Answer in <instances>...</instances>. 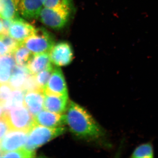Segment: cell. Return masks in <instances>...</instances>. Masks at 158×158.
Instances as JSON below:
<instances>
[{"label": "cell", "instance_id": "6da1fadb", "mask_svg": "<svg viewBox=\"0 0 158 158\" xmlns=\"http://www.w3.org/2000/svg\"><path fill=\"white\" fill-rule=\"evenodd\" d=\"M65 113L66 125L77 138L94 140L103 135V131L100 126L80 105L69 101Z\"/></svg>", "mask_w": 158, "mask_h": 158}, {"label": "cell", "instance_id": "7a4b0ae2", "mask_svg": "<svg viewBox=\"0 0 158 158\" xmlns=\"http://www.w3.org/2000/svg\"><path fill=\"white\" fill-rule=\"evenodd\" d=\"M73 11V0H65L54 8L44 7L39 18L40 21L48 27L54 30H60L67 25Z\"/></svg>", "mask_w": 158, "mask_h": 158}, {"label": "cell", "instance_id": "3957f363", "mask_svg": "<svg viewBox=\"0 0 158 158\" xmlns=\"http://www.w3.org/2000/svg\"><path fill=\"white\" fill-rule=\"evenodd\" d=\"M66 130L64 127L49 128L35 123L28 132L24 147L29 150L35 151L38 148L63 135Z\"/></svg>", "mask_w": 158, "mask_h": 158}, {"label": "cell", "instance_id": "277c9868", "mask_svg": "<svg viewBox=\"0 0 158 158\" xmlns=\"http://www.w3.org/2000/svg\"><path fill=\"white\" fill-rule=\"evenodd\" d=\"M3 116L11 131H23L28 133L35 124L34 116L24 106L5 110Z\"/></svg>", "mask_w": 158, "mask_h": 158}, {"label": "cell", "instance_id": "5b68a950", "mask_svg": "<svg viewBox=\"0 0 158 158\" xmlns=\"http://www.w3.org/2000/svg\"><path fill=\"white\" fill-rule=\"evenodd\" d=\"M23 44L33 54L49 53L56 44L55 38L46 29L35 28L32 35L26 38Z\"/></svg>", "mask_w": 158, "mask_h": 158}, {"label": "cell", "instance_id": "8992f818", "mask_svg": "<svg viewBox=\"0 0 158 158\" xmlns=\"http://www.w3.org/2000/svg\"><path fill=\"white\" fill-rule=\"evenodd\" d=\"M49 53L52 64L58 67L69 65L73 59L72 47L66 41L56 43Z\"/></svg>", "mask_w": 158, "mask_h": 158}, {"label": "cell", "instance_id": "52a82bcc", "mask_svg": "<svg viewBox=\"0 0 158 158\" xmlns=\"http://www.w3.org/2000/svg\"><path fill=\"white\" fill-rule=\"evenodd\" d=\"M27 132L19 131H10L0 141V152L12 151L24 146L27 138Z\"/></svg>", "mask_w": 158, "mask_h": 158}, {"label": "cell", "instance_id": "ba28073f", "mask_svg": "<svg viewBox=\"0 0 158 158\" xmlns=\"http://www.w3.org/2000/svg\"><path fill=\"white\" fill-rule=\"evenodd\" d=\"M44 92L68 96V90L64 75L61 69L54 68L49 80L44 89Z\"/></svg>", "mask_w": 158, "mask_h": 158}, {"label": "cell", "instance_id": "9c48e42d", "mask_svg": "<svg viewBox=\"0 0 158 158\" xmlns=\"http://www.w3.org/2000/svg\"><path fill=\"white\" fill-rule=\"evenodd\" d=\"M44 109L58 114L65 113L69 102L68 95H62L44 92Z\"/></svg>", "mask_w": 158, "mask_h": 158}, {"label": "cell", "instance_id": "30bf717a", "mask_svg": "<svg viewBox=\"0 0 158 158\" xmlns=\"http://www.w3.org/2000/svg\"><path fill=\"white\" fill-rule=\"evenodd\" d=\"M34 117L36 124L45 127H62L66 125L65 114H58L45 110H41Z\"/></svg>", "mask_w": 158, "mask_h": 158}, {"label": "cell", "instance_id": "8fae6325", "mask_svg": "<svg viewBox=\"0 0 158 158\" xmlns=\"http://www.w3.org/2000/svg\"><path fill=\"white\" fill-rule=\"evenodd\" d=\"M35 27L20 17L13 20L9 28V34L19 42L24 40L34 33Z\"/></svg>", "mask_w": 158, "mask_h": 158}, {"label": "cell", "instance_id": "7c38bea8", "mask_svg": "<svg viewBox=\"0 0 158 158\" xmlns=\"http://www.w3.org/2000/svg\"><path fill=\"white\" fill-rule=\"evenodd\" d=\"M44 0H18L19 13L28 19H36L44 7Z\"/></svg>", "mask_w": 158, "mask_h": 158}, {"label": "cell", "instance_id": "4fadbf2b", "mask_svg": "<svg viewBox=\"0 0 158 158\" xmlns=\"http://www.w3.org/2000/svg\"><path fill=\"white\" fill-rule=\"evenodd\" d=\"M44 101L43 90H27L25 93L24 106L34 116L44 109Z\"/></svg>", "mask_w": 158, "mask_h": 158}, {"label": "cell", "instance_id": "5bb4252c", "mask_svg": "<svg viewBox=\"0 0 158 158\" xmlns=\"http://www.w3.org/2000/svg\"><path fill=\"white\" fill-rule=\"evenodd\" d=\"M31 73L26 65H15L11 72L9 84L13 90H23L27 80Z\"/></svg>", "mask_w": 158, "mask_h": 158}, {"label": "cell", "instance_id": "9a60e30c", "mask_svg": "<svg viewBox=\"0 0 158 158\" xmlns=\"http://www.w3.org/2000/svg\"><path fill=\"white\" fill-rule=\"evenodd\" d=\"M52 65L49 53L33 54L26 66L30 73L35 75Z\"/></svg>", "mask_w": 158, "mask_h": 158}, {"label": "cell", "instance_id": "2e32d148", "mask_svg": "<svg viewBox=\"0 0 158 158\" xmlns=\"http://www.w3.org/2000/svg\"><path fill=\"white\" fill-rule=\"evenodd\" d=\"M15 63L12 54L0 56V84L9 82Z\"/></svg>", "mask_w": 158, "mask_h": 158}, {"label": "cell", "instance_id": "e0dca14e", "mask_svg": "<svg viewBox=\"0 0 158 158\" xmlns=\"http://www.w3.org/2000/svg\"><path fill=\"white\" fill-rule=\"evenodd\" d=\"M0 16L13 20L19 17L18 0H0Z\"/></svg>", "mask_w": 158, "mask_h": 158}, {"label": "cell", "instance_id": "ac0fdd59", "mask_svg": "<svg viewBox=\"0 0 158 158\" xmlns=\"http://www.w3.org/2000/svg\"><path fill=\"white\" fill-rule=\"evenodd\" d=\"M25 91L20 89L12 90L10 97L3 106L5 110H10L24 106V98Z\"/></svg>", "mask_w": 158, "mask_h": 158}, {"label": "cell", "instance_id": "d6986e66", "mask_svg": "<svg viewBox=\"0 0 158 158\" xmlns=\"http://www.w3.org/2000/svg\"><path fill=\"white\" fill-rule=\"evenodd\" d=\"M131 158H151L154 157L153 144L151 141L138 145L133 151Z\"/></svg>", "mask_w": 158, "mask_h": 158}, {"label": "cell", "instance_id": "ffe728a7", "mask_svg": "<svg viewBox=\"0 0 158 158\" xmlns=\"http://www.w3.org/2000/svg\"><path fill=\"white\" fill-rule=\"evenodd\" d=\"M33 53L24 45L23 42L12 53L15 63L18 65H27Z\"/></svg>", "mask_w": 158, "mask_h": 158}, {"label": "cell", "instance_id": "44dd1931", "mask_svg": "<svg viewBox=\"0 0 158 158\" xmlns=\"http://www.w3.org/2000/svg\"><path fill=\"white\" fill-rule=\"evenodd\" d=\"M35 155V151L29 150L24 146L15 150L2 153V158H34Z\"/></svg>", "mask_w": 158, "mask_h": 158}, {"label": "cell", "instance_id": "7402d4cb", "mask_svg": "<svg viewBox=\"0 0 158 158\" xmlns=\"http://www.w3.org/2000/svg\"><path fill=\"white\" fill-rule=\"evenodd\" d=\"M53 69L54 67L52 65L46 69L34 75L35 81L40 89L44 90V88L49 80Z\"/></svg>", "mask_w": 158, "mask_h": 158}, {"label": "cell", "instance_id": "603a6c76", "mask_svg": "<svg viewBox=\"0 0 158 158\" xmlns=\"http://www.w3.org/2000/svg\"><path fill=\"white\" fill-rule=\"evenodd\" d=\"M0 40L6 45L9 50L10 53L12 54L13 52L23 42H19L11 37L9 34H0Z\"/></svg>", "mask_w": 158, "mask_h": 158}, {"label": "cell", "instance_id": "cb8c5ba5", "mask_svg": "<svg viewBox=\"0 0 158 158\" xmlns=\"http://www.w3.org/2000/svg\"><path fill=\"white\" fill-rule=\"evenodd\" d=\"M12 90L9 83L0 84V105L3 107L11 95Z\"/></svg>", "mask_w": 158, "mask_h": 158}, {"label": "cell", "instance_id": "d4e9b609", "mask_svg": "<svg viewBox=\"0 0 158 158\" xmlns=\"http://www.w3.org/2000/svg\"><path fill=\"white\" fill-rule=\"evenodd\" d=\"M10 131H11L10 127L5 117L3 116L0 118V141L4 136Z\"/></svg>", "mask_w": 158, "mask_h": 158}, {"label": "cell", "instance_id": "484cf974", "mask_svg": "<svg viewBox=\"0 0 158 158\" xmlns=\"http://www.w3.org/2000/svg\"><path fill=\"white\" fill-rule=\"evenodd\" d=\"M65 0H44V7L54 8L59 6Z\"/></svg>", "mask_w": 158, "mask_h": 158}, {"label": "cell", "instance_id": "4316f807", "mask_svg": "<svg viewBox=\"0 0 158 158\" xmlns=\"http://www.w3.org/2000/svg\"><path fill=\"white\" fill-rule=\"evenodd\" d=\"M13 19H3V33L2 34H9V28L11 27Z\"/></svg>", "mask_w": 158, "mask_h": 158}, {"label": "cell", "instance_id": "83f0119b", "mask_svg": "<svg viewBox=\"0 0 158 158\" xmlns=\"http://www.w3.org/2000/svg\"><path fill=\"white\" fill-rule=\"evenodd\" d=\"M4 113H5V110L2 106L0 105V118L3 117Z\"/></svg>", "mask_w": 158, "mask_h": 158}, {"label": "cell", "instance_id": "f1b7e54d", "mask_svg": "<svg viewBox=\"0 0 158 158\" xmlns=\"http://www.w3.org/2000/svg\"><path fill=\"white\" fill-rule=\"evenodd\" d=\"M3 30L2 20L0 18V34H2Z\"/></svg>", "mask_w": 158, "mask_h": 158}]
</instances>
